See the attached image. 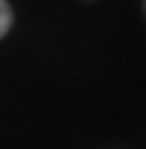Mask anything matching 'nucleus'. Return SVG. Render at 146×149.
<instances>
[{
	"label": "nucleus",
	"mask_w": 146,
	"mask_h": 149,
	"mask_svg": "<svg viewBox=\"0 0 146 149\" xmlns=\"http://www.w3.org/2000/svg\"><path fill=\"white\" fill-rule=\"evenodd\" d=\"M9 26H12V9L6 0H0V37L9 32Z\"/></svg>",
	"instance_id": "nucleus-1"
}]
</instances>
